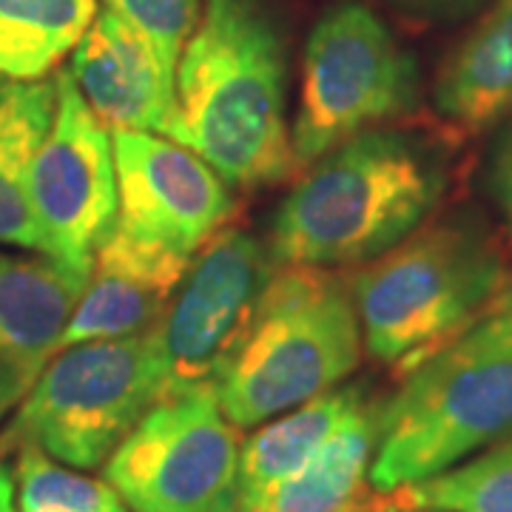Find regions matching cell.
<instances>
[{
  "label": "cell",
  "instance_id": "1",
  "mask_svg": "<svg viewBox=\"0 0 512 512\" xmlns=\"http://www.w3.org/2000/svg\"><path fill=\"white\" fill-rule=\"evenodd\" d=\"M288 43L271 0H202L174 74L168 140L191 148L231 188L299 171L288 126Z\"/></svg>",
  "mask_w": 512,
  "mask_h": 512
},
{
  "label": "cell",
  "instance_id": "2",
  "mask_svg": "<svg viewBox=\"0 0 512 512\" xmlns=\"http://www.w3.org/2000/svg\"><path fill=\"white\" fill-rule=\"evenodd\" d=\"M441 168L413 140L370 128L308 165L276 208L279 265H365L410 237L436 208Z\"/></svg>",
  "mask_w": 512,
  "mask_h": 512
},
{
  "label": "cell",
  "instance_id": "3",
  "mask_svg": "<svg viewBox=\"0 0 512 512\" xmlns=\"http://www.w3.org/2000/svg\"><path fill=\"white\" fill-rule=\"evenodd\" d=\"M512 436V311L487 313L404 373L379 404L373 493L456 467Z\"/></svg>",
  "mask_w": 512,
  "mask_h": 512
},
{
  "label": "cell",
  "instance_id": "4",
  "mask_svg": "<svg viewBox=\"0 0 512 512\" xmlns=\"http://www.w3.org/2000/svg\"><path fill=\"white\" fill-rule=\"evenodd\" d=\"M362 325L348 276L279 265L234 359L214 382L225 419L256 427L319 399L362 359Z\"/></svg>",
  "mask_w": 512,
  "mask_h": 512
},
{
  "label": "cell",
  "instance_id": "5",
  "mask_svg": "<svg viewBox=\"0 0 512 512\" xmlns=\"http://www.w3.org/2000/svg\"><path fill=\"white\" fill-rule=\"evenodd\" d=\"M367 353L407 373L487 316L507 285L495 245L467 222L419 225L348 276Z\"/></svg>",
  "mask_w": 512,
  "mask_h": 512
},
{
  "label": "cell",
  "instance_id": "6",
  "mask_svg": "<svg viewBox=\"0 0 512 512\" xmlns=\"http://www.w3.org/2000/svg\"><path fill=\"white\" fill-rule=\"evenodd\" d=\"M174 390L157 328L57 350L0 433V456L35 444L74 470H97Z\"/></svg>",
  "mask_w": 512,
  "mask_h": 512
},
{
  "label": "cell",
  "instance_id": "7",
  "mask_svg": "<svg viewBox=\"0 0 512 512\" xmlns=\"http://www.w3.org/2000/svg\"><path fill=\"white\" fill-rule=\"evenodd\" d=\"M410 55L365 3L342 0L316 20L291 126L296 168H308L356 134L399 120L416 106Z\"/></svg>",
  "mask_w": 512,
  "mask_h": 512
},
{
  "label": "cell",
  "instance_id": "8",
  "mask_svg": "<svg viewBox=\"0 0 512 512\" xmlns=\"http://www.w3.org/2000/svg\"><path fill=\"white\" fill-rule=\"evenodd\" d=\"M239 450L217 387L194 384L154 404L103 470L128 510L217 512L234 501Z\"/></svg>",
  "mask_w": 512,
  "mask_h": 512
},
{
  "label": "cell",
  "instance_id": "9",
  "mask_svg": "<svg viewBox=\"0 0 512 512\" xmlns=\"http://www.w3.org/2000/svg\"><path fill=\"white\" fill-rule=\"evenodd\" d=\"M55 89V120L29 168V208L43 256L92 274L97 248L117 225L114 143L69 69H57Z\"/></svg>",
  "mask_w": 512,
  "mask_h": 512
},
{
  "label": "cell",
  "instance_id": "10",
  "mask_svg": "<svg viewBox=\"0 0 512 512\" xmlns=\"http://www.w3.org/2000/svg\"><path fill=\"white\" fill-rule=\"evenodd\" d=\"M276 268L271 245L237 225H225L194 254L157 325L174 390L220 379Z\"/></svg>",
  "mask_w": 512,
  "mask_h": 512
},
{
  "label": "cell",
  "instance_id": "11",
  "mask_svg": "<svg viewBox=\"0 0 512 512\" xmlns=\"http://www.w3.org/2000/svg\"><path fill=\"white\" fill-rule=\"evenodd\" d=\"M117 228L194 256L234 214L231 185L191 148L151 131H111Z\"/></svg>",
  "mask_w": 512,
  "mask_h": 512
},
{
  "label": "cell",
  "instance_id": "12",
  "mask_svg": "<svg viewBox=\"0 0 512 512\" xmlns=\"http://www.w3.org/2000/svg\"><path fill=\"white\" fill-rule=\"evenodd\" d=\"M86 282L49 256L0 251V421L55 359Z\"/></svg>",
  "mask_w": 512,
  "mask_h": 512
},
{
  "label": "cell",
  "instance_id": "13",
  "mask_svg": "<svg viewBox=\"0 0 512 512\" xmlns=\"http://www.w3.org/2000/svg\"><path fill=\"white\" fill-rule=\"evenodd\" d=\"M191 259L114 225L94 254L92 274L63 330L60 350L157 328Z\"/></svg>",
  "mask_w": 512,
  "mask_h": 512
},
{
  "label": "cell",
  "instance_id": "14",
  "mask_svg": "<svg viewBox=\"0 0 512 512\" xmlns=\"http://www.w3.org/2000/svg\"><path fill=\"white\" fill-rule=\"evenodd\" d=\"M66 69L109 131L168 134L174 120V74L146 37L114 12H97Z\"/></svg>",
  "mask_w": 512,
  "mask_h": 512
},
{
  "label": "cell",
  "instance_id": "15",
  "mask_svg": "<svg viewBox=\"0 0 512 512\" xmlns=\"http://www.w3.org/2000/svg\"><path fill=\"white\" fill-rule=\"evenodd\" d=\"M433 103L464 134L512 117V0H495L450 52L436 77Z\"/></svg>",
  "mask_w": 512,
  "mask_h": 512
},
{
  "label": "cell",
  "instance_id": "16",
  "mask_svg": "<svg viewBox=\"0 0 512 512\" xmlns=\"http://www.w3.org/2000/svg\"><path fill=\"white\" fill-rule=\"evenodd\" d=\"M365 402V387L348 384L265 421L239 450L231 507L248 512L282 481L299 473L319 453V447L348 421L350 413Z\"/></svg>",
  "mask_w": 512,
  "mask_h": 512
},
{
  "label": "cell",
  "instance_id": "17",
  "mask_svg": "<svg viewBox=\"0 0 512 512\" xmlns=\"http://www.w3.org/2000/svg\"><path fill=\"white\" fill-rule=\"evenodd\" d=\"M379 433V402L367 399L319 453L248 512H356L373 501L370 464Z\"/></svg>",
  "mask_w": 512,
  "mask_h": 512
},
{
  "label": "cell",
  "instance_id": "18",
  "mask_svg": "<svg viewBox=\"0 0 512 512\" xmlns=\"http://www.w3.org/2000/svg\"><path fill=\"white\" fill-rule=\"evenodd\" d=\"M55 109V80L0 77V245L26 254H43L29 208V168Z\"/></svg>",
  "mask_w": 512,
  "mask_h": 512
},
{
  "label": "cell",
  "instance_id": "19",
  "mask_svg": "<svg viewBox=\"0 0 512 512\" xmlns=\"http://www.w3.org/2000/svg\"><path fill=\"white\" fill-rule=\"evenodd\" d=\"M94 18L97 0H0V77H49Z\"/></svg>",
  "mask_w": 512,
  "mask_h": 512
},
{
  "label": "cell",
  "instance_id": "20",
  "mask_svg": "<svg viewBox=\"0 0 512 512\" xmlns=\"http://www.w3.org/2000/svg\"><path fill=\"white\" fill-rule=\"evenodd\" d=\"M382 512H512V436L439 476L379 495Z\"/></svg>",
  "mask_w": 512,
  "mask_h": 512
},
{
  "label": "cell",
  "instance_id": "21",
  "mask_svg": "<svg viewBox=\"0 0 512 512\" xmlns=\"http://www.w3.org/2000/svg\"><path fill=\"white\" fill-rule=\"evenodd\" d=\"M15 495L20 512H128L106 478L63 467L35 444L15 450Z\"/></svg>",
  "mask_w": 512,
  "mask_h": 512
},
{
  "label": "cell",
  "instance_id": "22",
  "mask_svg": "<svg viewBox=\"0 0 512 512\" xmlns=\"http://www.w3.org/2000/svg\"><path fill=\"white\" fill-rule=\"evenodd\" d=\"M106 9L134 26L154 46L157 57L171 74H177V60L185 43L197 29L202 0H103Z\"/></svg>",
  "mask_w": 512,
  "mask_h": 512
},
{
  "label": "cell",
  "instance_id": "23",
  "mask_svg": "<svg viewBox=\"0 0 512 512\" xmlns=\"http://www.w3.org/2000/svg\"><path fill=\"white\" fill-rule=\"evenodd\" d=\"M490 188L498 202V208L504 211V217L510 222L512 231V126L504 128V134L498 137L493 148V160H490Z\"/></svg>",
  "mask_w": 512,
  "mask_h": 512
},
{
  "label": "cell",
  "instance_id": "24",
  "mask_svg": "<svg viewBox=\"0 0 512 512\" xmlns=\"http://www.w3.org/2000/svg\"><path fill=\"white\" fill-rule=\"evenodd\" d=\"M404 12L430 20H453L473 12L484 0H396Z\"/></svg>",
  "mask_w": 512,
  "mask_h": 512
},
{
  "label": "cell",
  "instance_id": "25",
  "mask_svg": "<svg viewBox=\"0 0 512 512\" xmlns=\"http://www.w3.org/2000/svg\"><path fill=\"white\" fill-rule=\"evenodd\" d=\"M0 512H15V476L0 456Z\"/></svg>",
  "mask_w": 512,
  "mask_h": 512
},
{
  "label": "cell",
  "instance_id": "26",
  "mask_svg": "<svg viewBox=\"0 0 512 512\" xmlns=\"http://www.w3.org/2000/svg\"><path fill=\"white\" fill-rule=\"evenodd\" d=\"M356 512H382L379 510V493L373 495V501H370L367 507H362V510H356Z\"/></svg>",
  "mask_w": 512,
  "mask_h": 512
},
{
  "label": "cell",
  "instance_id": "27",
  "mask_svg": "<svg viewBox=\"0 0 512 512\" xmlns=\"http://www.w3.org/2000/svg\"><path fill=\"white\" fill-rule=\"evenodd\" d=\"M217 512H237V510H234V507H222V510H217Z\"/></svg>",
  "mask_w": 512,
  "mask_h": 512
},
{
  "label": "cell",
  "instance_id": "28",
  "mask_svg": "<svg viewBox=\"0 0 512 512\" xmlns=\"http://www.w3.org/2000/svg\"><path fill=\"white\" fill-rule=\"evenodd\" d=\"M407 512H441V510H407Z\"/></svg>",
  "mask_w": 512,
  "mask_h": 512
},
{
  "label": "cell",
  "instance_id": "29",
  "mask_svg": "<svg viewBox=\"0 0 512 512\" xmlns=\"http://www.w3.org/2000/svg\"><path fill=\"white\" fill-rule=\"evenodd\" d=\"M504 302H510V305H512V293H510V296H507V299H504ZM507 311H512V308H507Z\"/></svg>",
  "mask_w": 512,
  "mask_h": 512
}]
</instances>
